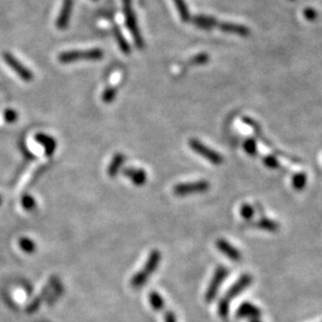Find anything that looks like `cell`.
Segmentation results:
<instances>
[{"label":"cell","instance_id":"1","mask_svg":"<svg viewBox=\"0 0 322 322\" xmlns=\"http://www.w3.org/2000/svg\"><path fill=\"white\" fill-rule=\"evenodd\" d=\"M251 283H253V276H251L249 273H244L243 275H241L236 283L231 286L228 291L225 293V295L219 300L218 304V314L219 316L225 319L228 315L229 312V305L231 301L234 300L235 297H237L239 294L242 293V292L248 288Z\"/></svg>","mask_w":322,"mask_h":322},{"label":"cell","instance_id":"2","mask_svg":"<svg viewBox=\"0 0 322 322\" xmlns=\"http://www.w3.org/2000/svg\"><path fill=\"white\" fill-rule=\"evenodd\" d=\"M161 259H162V255H161L158 249L153 250L152 253L149 254L143 269L137 272L133 276V278L130 279V285H132L133 288L138 289L143 287L146 284L147 279L152 276V274L158 269L161 263Z\"/></svg>","mask_w":322,"mask_h":322},{"label":"cell","instance_id":"3","mask_svg":"<svg viewBox=\"0 0 322 322\" xmlns=\"http://www.w3.org/2000/svg\"><path fill=\"white\" fill-rule=\"evenodd\" d=\"M104 52L100 48H93L89 50H72L65 52L58 55V61L62 64H70L79 61H100L104 58Z\"/></svg>","mask_w":322,"mask_h":322},{"label":"cell","instance_id":"4","mask_svg":"<svg viewBox=\"0 0 322 322\" xmlns=\"http://www.w3.org/2000/svg\"><path fill=\"white\" fill-rule=\"evenodd\" d=\"M122 3H123V12L125 16V22L128 31L134 38L136 46L138 48H143L144 41L139 29L137 17L133 8V0H122Z\"/></svg>","mask_w":322,"mask_h":322},{"label":"cell","instance_id":"5","mask_svg":"<svg viewBox=\"0 0 322 322\" xmlns=\"http://www.w3.org/2000/svg\"><path fill=\"white\" fill-rule=\"evenodd\" d=\"M228 273H229L228 269L223 265H219L215 269L213 277H212V279H211L210 285H209V287L206 291V294H205V301L207 304H211L217 297L219 288L221 285H222L225 278L227 277Z\"/></svg>","mask_w":322,"mask_h":322},{"label":"cell","instance_id":"6","mask_svg":"<svg viewBox=\"0 0 322 322\" xmlns=\"http://www.w3.org/2000/svg\"><path fill=\"white\" fill-rule=\"evenodd\" d=\"M210 183L207 180H197L192 183L178 184L173 188V193L176 196H187L193 194L206 193L210 189Z\"/></svg>","mask_w":322,"mask_h":322},{"label":"cell","instance_id":"7","mask_svg":"<svg viewBox=\"0 0 322 322\" xmlns=\"http://www.w3.org/2000/svg\"><path fill=\"white\" fill-rule=\"evenodd\" d=\"M189 146L194 153L201 156L204 159L208 160L210 163H212L214 165H219L223 162L222 156L218 154L217 152H214V150H212L210 147L206 146L197 139H191L189 141Z\"/></svg>","mask_w":322,"mask_h":322},{"label":"cell","instance_id":"8","mask_svg":"<svg viewBox=\"0 0 322 322\" xmlns=\"http://www.w3.org/2000/svg\"><path fill=\"white\" fill-rule=\"evenodd\" d=\"M2 58L5 62V64L9 68H11L20 78L24 80V82L29 83L34 79V73L28 68H26L21 62H20L19 59H17L12 54L3 53Z\"/></svg>","mask_w":322,"mask_h":322},{"label":"cell","instance_id":"9","mask_svg":"<svg viewBox=\"0 0 322 322\" xmlns=\"http://www.w3.org/2000/svg\"><path fill=\"white\" fill-rule=\"evenodd\" d=\"M74 1L73 0H63V4L62 8L59 11L58 17L55 21V26L59 31H63V29H66L68 27L69 21H70V17H71V13L73 9Z\"/></svg>","mask_w":322,"mask_h":322},{"label":"cell","instance_id":"10","mask_svg":"<svg viewBox=\"0 0 322 322\" xmlns=\"http://www.w3.org/2000/svg\"><path fill=\"white\" fill-rule=\"evenodd\" d=\"M216 246L220 253H222L224 256H226L230 261L239 262L241 258H242L241 251L237 249L234 245H231L225 239H218L216 241Z\"/></svg>","mask_w":322,"mask_h":322},{"label":"cell","instance_id":"11","mask_svg":"<svg viewBox=\"0 0 322 322\" xmlns=\"http://www.w3.org/2000/svg\"><path fill=\"white\" fill-rule=\"evenodd\" d=\"M261 310L259 309V307L255 306L254 304L251 303H245L241 304L240 307L238 308L237 312H236V316L237 318L240 319H259V317L261 316Z\"/></svg>","mask_w":322,"mask_h":322},{"label":"cell","instance_id":"12","mask_svg":"<svg viewBox=\"0 0 322 322\" xmlns=\"http://www.w3.org/2000/svg\"><path fill=\"white\" fill-rule=\"evenodd\" d=\"M218 27L223 33L236 35L239 37H248L250 34V31L248 27H246L244 25H241V24H237V23L222 22V23H218Z\"/></svg>","mask_w":322,"mask_h":322},{"label":"cell","instance_id":"13","mask_svg":"<svg viewBox=\"0 0 322 322\" xmlns=\"http://www.w3.org/2000/svg\"><path fill=\"white\" fill-rule=\"evenodd\" d=\"M123 174L129 178L135 186L141 187L145 185L147 180V174L143 169L141 168H127L123 171Z\"/></svg>","mask_w":322,"mask_h":322},{"label":"cell","instance_id":"14","mask_svg":"<svg viewBox=\"0 0 322 322\" xmlns=\"http://www.w3.org/2000/svg\"><path fill=\"white\" fill-rule=\"evenodd\" d=\"M35 140L39 144H41L45 150V154L46 156H53L57 147V143L54 138H53L52 136L43 134V133H40L37 134L35 137Z\"/></svg>","mask_w":322,"mask_h":322},{"label":"cell","instance_id":"15","mask_svg":"<svg viewBox=\"0 0 322 322\" xmlns=\"http://www.w3.org/2000/svg\"><path fill=\"white\" fill-rule=\"evenodd\" d=\"M192 22L195 26H197L200 29H205V31H209V29H212L215 26H218L217 20L211 16L206 15H197L192 19Z\"/></svg>","mask_w":322,"mask_h":322},{"label":"cell","instance_id":"16","mask_svg":"<svg viewBox=\"0 0 322 322\" xmlns=\"http://www.w3.org/2000/svg\"><path fill=\"white\" fill-rule=\"evenodd\" d=\"M125 162V156L122 154H116L112 161H110L109 166L107 168V174L110 177H114L117 175L118 171L121 168V166L124 164Z\"/></svg>","mask_w":322,"mask_h":322},{"label":"cell","instance_id":"17","mask_svg":"<svg viewBox=\"0 0 322 322\" xmlns=\"http://www.w3.org/2000/svg\"><path fill=\"white\" fill-rule=\"evenodd\" d=\"M114 36L120 50L125 54H129L130 52H132V49H130V46L126 41L125 37L123 36V34L121 33V31H120V28L117 25L114 26Z\"/></svg>","mask_w":322,"mask_h":322},{"label":"cell","instance_id":"18","mask_svg":"<svg viewBox=\"0 0 322 322\" xmlns=\"http://www.w3.org/2000/svg\"><path fill=\"white\" fill-rule=\"evenodd\" d=\"M255 226L260 229L271 231V233H273V231H276L279 229L278 222H276L275 220L265 218V217L261 218L259 221H257V222L255 223Z\"/></svg>","mask_w":322,"mask_h":322},{"label":"cell","instance_id":"19","mask_svg":"<svg viewBox=\"0 0 322 322\" xmlns=\"http://www.w3.org/2000/svg\"><path fill=\"white\" fill-rule=\"evenodd\" d=\"M149 301H150V305H152L153 309L155 311H157V312H160V311L164 310V308L166 306L163 297L161 296L158 293V292H156V291L150 292V294H149Z\"/></svg>","mask_w":322,"mask_h":322},{"label":"cell","instance_id":"20","mask_svg":"<svg viewBox=\"0 0 322 322\" xmlns=\"http://www.w3.org/2000/svg\"><path fill=\"white\" fill-rule=\"evenodd\" d=\"M308 182V176L305 172H298L295 173L292 177V186L296 190V191H301L304 190L307 186Z\"/></svg>","mask_w":322,"mask_h":322},{"label":"cell","instance_id":"21","mask_svg":"<svg viewBox=\"0 0 322 322\" xmlns=\"http://www.w3.org/2000/svg\"><path fill=\"white\" fill-rule=\"evenodd\" d=\"M172 1L174 2L175 6H176V9H177V12L179 14V17L180 19L183 20V21H189L190 20V12H189V9H188V6L185 2V0H172Z\"/></svg>","mask_w":322,"mask_h":322},{"label":"cell","instance_id":"22","mask_svg":"<svg viewBox=\"0 0 322 322\" xmlns=\"http://www.w3.org/2000/svg\"><path fill=\"white\" fill-rule=\"evenodd\" d=\"M117 94H118V89L116 87H107L102 95L103 103L107 105L112 104L116 99Z\"/></svg>","mask_w":322,"mask_h":322},{"label":"cell","instance_id":"23","mask_svg":"<svg viewBox=\"0 0 322 322\" xmlns=\"http://www.w3.org/2000/svg\"><path fill=\"white\" fill-rule=\"evenodd\" d=\"M243 148L245 150V153L251 157H254L258 154V144L257 141L253 138H248L244 141L243 143Z\"/></svg>","mask_w":322,"mask_h":322},{"label":"cell","instance_id":"24","mask_svg":"<svg viewBox=\"0 0 322 322\" xmlns=\"http://www.w3.org/2000/svg\"><path fill=\"white\" fill-rule=\"evenodd\" d=\"M240 213H241V216L243 217L244 220L249 221V220L253 219V217L255 215V210H254V208L251 207L250 205L243 204L242 206H241Z\"/></svg>","mask_w":322,"mask_h":322},{"label":"cell","instance_id":"25","mask_svg":"<svg viewBox=\"0 0 322 322\" xmlns=\"http://www.w3.org/2000/svg\"><path fill=\"white\" fill-rule=\"evenodd\" d=\"M209 54H199L194 55L192 58L189 61V64L193 65V66H200V65H204L206 63L209 62Z\"/></svg>","mask_w":322,"mask_h":322},{"label":"cell","instance_id":"26","mask_svg":"<svg viewBox=\"0 0 322 322\" xmlns=\"http://www.w3.org/2000/svg\"><path fill=\"white\" fill-rule=\"evenodd\" d=\"M19 245L23 251H25V253H33V251L35 250V243L31 239L21 238L19 241Z\"/></svg>","mask_w":322,"mask_h":322},{"label":"cell","instance_id":"27","mask_svg":"<svg viewBox=\"0 0 322 322\" xmlns=\"http://www.w3.org/2000/svg\"><path fill=\"white\" fill-rule=\"evenodd\" d=\"M3 119L7 123H14L18 120V113L17 110L13 108H6L3 112Z\"/></svg>","mask_w":322,"mask_h":322},{"label":"cell","instance_id":"28","mask_svg":"<svg viewBox=\"0 0 322 322\" xmlns=\"http://www.w3.org/2000/svg\"><path fill=\"white\" fill-rule=\"evenodd\" d=\"M263 163L264 165L269 169H278L279 168V162L277 159L273 156H266L263 158Z\"/></svg>","mask_w":322,"mask_h":322},{"label":"cell","instance_id":"29","mask_svg":"<svg viewBox=\"0 0 322 322\" xmlns=\"http://www.w3.org/2000/svg\"><path fill=\"white\" fill-rule=\"evenodd\" d=\"M21 203H22L23 208L26 210H33L36 206V201H35L34 197L31 195H24L22 197Z\"/></svg>","mask_w":322,"mask_h":322},{"label":"cell","instance_id":"30","mask_svg":"<svg viewBox=\"0 0 322 322\" xmlns=\"http://www.w3.org/2000/svg\"><path fill=\"white\" fill-rule=\"evenodd\" d=\"M317 16H318L317 12L312 7H307L304 11V17L308 20V21H314L315 19H317Z\"/></svg>","mask_w":322,"mask_h":322},{"label":"cell","instance_id":"31","mask_svg":"<svg viewBox=\"0 0 322 322\" xmlns=\"http://www.w3.org/2000/svg\"><path fill=\"white\" fill-rule=\"evenodd\" d=\"M164 318H165V322H177L175 315L172 313V312H166Z\"/></svg>","mask_w":322,"mask_h":322},{"label":"cell","instance_id":"32","mask_svg":"<svg viewBox=\"0 0 322 322\" xmlns=\"http://www.w3.org/2000/svg\"><path fill=\"white\" fill-rule=\"evenodd\" d=\"M249 322H261L259 319H250Z\"/></svg>","mask_w":322,"mask_h":322},{"label":"cell","instance_id":"33","mask_svg":"<svg viewBox=\"0 0 322 322\" xmlns=\"http://www.w3.org/2000/svg\"><path fill=\"white\" fill-rule=\"evenodd\" d=\"M0 203H1V196H0Z\"/></svg>","mask_w":322,"mask_h":322}]
</instances>
